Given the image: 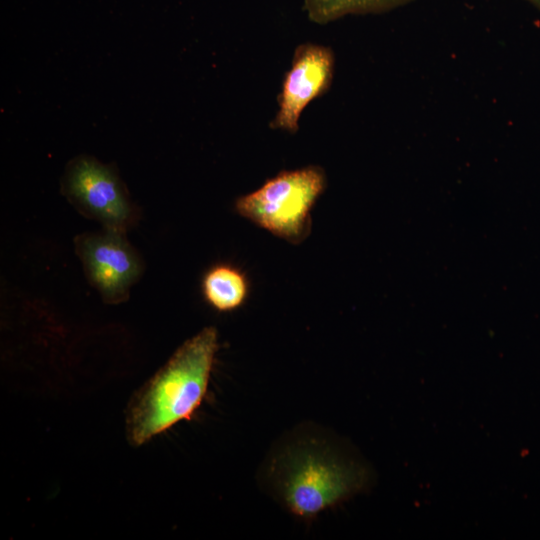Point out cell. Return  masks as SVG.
Wrapping results in <instances>:
<instances>
[{
  "label": "cell",
  "instance_id": "ba28073f",
  "mask_svg": "<svg viewBox=\"0 0 540 540\" xmlns=\"http://www.w3.org/2000/svg\"><path fill=\"white\" fill-rule=\"evenodd\" d=\"M415 0H304L308 18L327 24L347 15L381 14L410 4Z\"/></svg>",
  "mask_w": 540,
  "mask_h": 540
},
{
  "label": "cell",
  "instance_id": "277c9868",
  "mask_svg": "<svg viewBox=\"0 0 540 540\" xmlns=\"http://www.w3.org/2000/svg\"><path fill=\"white\" fill-rule=\"evenodd\" d=\"M61 192L79 213L103 229L126 233L137 222V208L116 168L92 156L79 155L68 162Z\"/></svg>",
  "mask_w": 540,
  "mask_h": 540
},
{
  "label": "cell",
  "instance_id": "7a4b0ae2",
  "mask_svg": "<svg viewBox=\"0 0 540 540\" xmlns=\"http://www.w3.org/2000/svg\"><path fill=\"white\" fill-rule=\"evenodd\" d=\"M272 474L285 506L306 519L361 492L369 482L365 465L308 441L284 451L276 459Z\"/></svg>",
  "mask_w": 540,
  "mask_h": 540
},
{
  "label": "cell",
  "instance_id": "8992f818",
  "mask_svg": "<svg viewBox=\"0 0 540 540\" xmlns=\"http://www.w3.org/2000/svg\"><path fill=\"white\" fill-rule=\"evenodd\" d=\"M334 70L335 56L330 47L314 43L298 45L277 97L278 112L269 127L296 133L304 109L329 90Z\"/></svg>",
  "mask_w": 540,
  "mask_h": 540
},
{
  "label": "cell",
  "instance_id": "5b68a950",
  "mask_svg": "<svg viewBox=\"0 0 540 540\" xmlns=\"http://www.w3.org/2000/svg\"><path fill=\"white\" fill-rule=\"evenodd\" d=\"M75 251L89 283L104 302H124L143 272V262L125 233L103 229L75 237Z\"/></svg>",
  "mask_w": 540,
  "mask_h": 540
},
{
  "label": "cell",
  "instance_id": "9c48e42d",
  "mask_svg": "<svg viewBox=\"0 0 540 540\" xmlns=\"http://www.w3.org/2000/svg\"><path fill=\"white\" fill-rule=\"evenodd\" d=\"M540 11V0H525Z\"/></svg>",
  "mask_w": 540,
  "mask_h": 540
},
{
  "label": "cell",
  "instance_id": "52a82bcc",
  "mask_svg": "<svg viewBox=\"0 0 540 540\" xmlns=\"http://www.w3.org/2000/svg\"><path fill=\"white\" fill-rule=\"evenodd\" d=\"M201 289L205 301L213 309L230 312L246 301L249 283L239 268L228 263H218L205 272Z\"/></svg>",
  "mask_w": 540,
  "mask_h": 540
},
{
  "label": "cell",
  "instance_id": "3957f363",
  "mask_svg": "<svg viewBox=\"0 0 540 540\" xmlns=\"http://www.w3.org/2000/svg\"><path fill=\"white\" fill-rule=\"evenodd\" d=\"M326 188V174L316 165L284 170L256 190L240 196L235 210L272 235L300 244L311 231V211Z\"/></svg>",
  "mask_w": 540,
  "mask_h": 540
},
{
  "label": "cell",
  "instance_id": "6da1fadb",
  "mask_svg": "<svg viewBox=\"0 0 540 540\" xmlns=\"http://www.w3.org/2000/svg\"><path fill=\"white\" fill-rule=\"evenodd\" d=\"M218 349L215 327L184 342L132 398L126 416L130 443L140 446L178 422L190 419L207 392Z\"/></svg>",
  "mask_w": 540,
  "mask_h": 540
}]
</instances>
